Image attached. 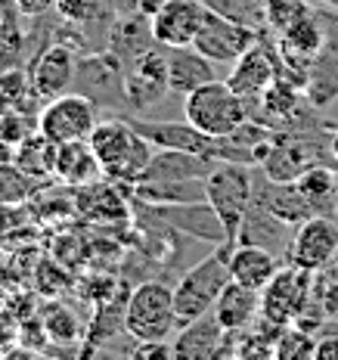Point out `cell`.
I'll return each mask as SVG.
<instances>
[{
    "label": "cell",
    "mask_w": 338,
    "mask_h": 360,
    "mask_svg": "<svg viewBox=\"0 0 338 360\" xmlns=\"http://www.w3.org/2000/svg\"><path fill=\"white\" fill-rule=\"evenodd\" d=\"M307 0H264V25L282 34L289 25L307 16Z\"/></svg>",
    "instance_id": "1f68e13d"
},
{
    "label": "cell",
    "mask_w": 338,
    "mask_h": 360,
    "mask_svg": "<svg viewBox=\"0 0 338 360\" xmlns=\"http://www.w3.org/2000/svg\"><path fill=\"white\" fill-rule=\"evenodd\" d=\"M298 103H301V90L295 81L282 78V75L258 96V106L267 122H285V118L298 115Z\"/></svg>",
    "instance_id": "83f0119b"
},
{
    "label": "cell",
    "mask_w": 338,
    "mask_h": 360,
    "mask_svg": "<svg viewBox=\"0 0 338 360\" xmlns=\"http://www.w3.org/2000/svg\"><path fill=\"white\" fill-rule=\"evenodd\" d=\"M202 4L208 10L221 13V16L245 22V25H254V28L264 25V4H258V0H202Z\"/></svg>",
    "instance_id": "d6a6232c"
},
{
    "label": "cell",
    "mask_w": 338,
    "mask_h": 360,
    "mask_svg": "<svg viewBox=\"0 0 338 360\" xmlns=\"http://www.w3.org/2000/svg\"><path fill=\"white\" fill-rule=\"evenodd\" d=\"M295 186L301 190V196L313 205L317 214H329L335 212V199H338V174L332 165L317 162L307 171L295 177Z\"/></svg>",
    "instance_id": "484cf974"
},
{
    "label": "cell",
    "mask_w": 338,
    "mask_h": 360,
    "mask_svg": "<svg viewBox=\"0 0 338 360\" xmlns=\"http://www.w3.org/2000/svg\"><path fill=\"white\" fill-rule=\"evenodd\" d=\"M149 4H152V10H155V6H159V4H162V0H149Z\"/></svg>",
    "instance_id": "7bdbcfd3"
},
{
    "label": "cell",
    "mask_w": 338,
    "mask_h": 360,
    "mask_svg": "<svg viewBox=\"0 0 338 360\" xmlns=\"http://www.w3.org/2000/svg\"><path fill=\"white\" fill-rule=\"evenodd\" d=\"M6 109H10V106H6V100H4V96H0V115H4Z\"/></svg>",
    "instance_id": "b9f144b4"
},
{
    "label": "cell",
    "mask_w": 338,
    "mask_h": 360,
    "mask_svg": "<svg viewBox=\"0 0 338 360\" xmlns=\"http://www.w3.org/2000/svg\"><path fill=\"white\" fill-rule=\"evenodd\" d=\"M171 90L168 84V59L159 50H143L137 65L124 75V100L131 109H149Z\"/></svg>",
    "instance_id": "9a60e30c"
},
{
    "label": "cell",
    "mask_w": 338,
    "mask_h": 360,
    "mask_svg": "<svg viewBox=\"0 0 338 360\" xmlns=\"http://www.w3.org/2000/svg\"><path fill=\"white\" fill-rule=\"evenodd\" d=\"M74 72H78L74 50L65 47V44H50V47L32 63V69H28L32 96L47 103V100H53V96L65 94V90L74 84Z\"/></svg>",
    "instance_id": "5bb4252c"
},
{
    "label": "cell",
    "mask_w": 338,
    "mask_h": 360,
    "mask_svg": "<svg viewBox=\"0 0 338 360\" xmlns=\"http://www.w3.org/2000/svg\"><path fill=\"white\" fill-rule=\"evenodd\" d=\"M28 94H32V87H28V72H22V69L0 72V96L6 100V106H22Z\"/></svg>",
    "instance_id": "836d02e7"
},
{
    "label": "cell",
    "mask_w": 338,
    "mask_h": 360,
    "mask_svg": "<svg viewBox=\"0 0 338 360\" xmlns=\"http://www.w3.org/2000/svg\"><path fill=\"white\" fill-rule=\"evenodd\" d=\"M87 143L93 149L103 174L112 177V184H124V186L137 184V177L143 174V168H146L155 153V146L146 137H140L127 118L96 122Z\"/></svg>",
    "instance_id": "6da1fadb"
},
{
    "label": "cell",
    "mask_w": 338,
    "mask_h": 360,
    "mask_svg": "<svg viewBox=\"0 0 338 360\" xmlns=\"http://www.w3.org/2000/svg\"><path fill=\"white\" fill-rule=\"evenodd\" d=\"M183 115L205 137L217 140V137H227L230 131H236L242 122H249L252 112H249V103L239 94H233L227 81L214 78L183 96Z\"/></svg>",
    "instance_id": "3957f363"
},
{
    "label": "cell",
    "mask_w": 338,
    "mask_h": 360,
    "mask_svg": "<svg viewBox=\"0 0 338 360\" xmlns=\"http://www.w3.org/2000/svg\"><path fill=\"white\" fill-rule=\"evenodd\" d=\"M177 329L174 289L164 280H146L127 295L124 333L137 342H168Z\"/></svg>",
    "instance_id": "277c9868"
},
{
    "label": "cell",
    "mask_w": 338,
    "mask_h": 360,
    "mask_svg": "<svg viewBox=\"0 0 338 360\" xmlns=\"http://www.w3.org/2000/svg\"><path fill=\"white\" fill-rule=\"evenodd\" d=\"M174 360H214V357H236V333H227L217 323L214 311L202 314L177 329L171 342Z\"/></svg>",
    "instance_id": "30bf717a"
},
{
    "label": "cell",
    "mask_w": 338,
    "mask_h": 360,
    "mask_svg": "<svg viewBox=\"0 0 338 360\" xmlns=\"http://www.w3.org/2000/svg\"><path fill=\"white\" fill-rule=\"evenodd\" d=\"M10 304V295H6V286H0V311Z\"/></svg>",
    "instance_id": "60d3db41"
},
{
    "label": "cell",
    "mask_w": 338,
    "mask_h": 360,
    "mask_svg": "<svg viewBox=\"0 0 338 360\" xmlns=\"http://www.w3.org/2000/svg\"><path fill=\"white\" fill-rule=\"evenodd\" d=\"M335 258H338V224L332 217L313 214L304 224H298L289 255H285V264L317 274L323 267H332Z\"/></svg>",
    "instance_id": "9c48e42d"
},
{
    "label": "cell",
    "mask_w": 338,
    "mask_h": 360,
    "mask_svg": "<svg viewBox=\"0 0 338 360\" xmlns=\"http://www.w3.org/2000/svg\"><path fill=\"white\" fill-rule=\"evenodd\" d=\"M164 59H168V84L174 94H193L196 87L208 84L217 78L214 65L205 53H199L196 47H162Z\"/></svg>",
    "instance_id": "d6986e66"
},
{
    "label": "cell",
    "mask_w": 338,
    "mask_h": 360,
    "mask_svg": "<svg viewBox=\"0 0 338 360\" xmlns=\"http://www.w3.org/2000/svg\"><path fill=\"white\" fill-rule=\"evenodd\" d=\"M280 78V53L267 47V44H254L242 56L233 63L227 84L233 87V94H239L245 103H254L264 90Z\"/></svg>",
    "instance_id": "4fadbf2b"
},
{
    "label": "cell",
    "mask_w": 338,
    "mask_h": 360,
    "mask_svg": "<svg viewBox=\"0 0 338 360\" xmlns=\"http://www.w3.org/2000/svg\"><path fill=\"white\" fill-rule=\"evenodd\" d=\"M0 34H4V22H0Z\"/></svg>",
    "instance_id": "f6af8a7d"
},
{
    "label": "cell",
    "mask_w": 338,
    "mask_h": 360,
    "mask_svg": "<svg viewBox=\"0 0 338 360\" xmlns=\"http://www.w3.org/2000/svg\"><path fill=\"white\" fill-rule=\"evenodd\" d=\"M335 212H338V199H335Z\"/></svg>",
    "instance_id": "bcb514c9"
},
{
    "label": "cell",
    "mask_w": 338,
    "mask_h": 360,
    "mask_svg": "<svg viewBox=\"0 0 338 360\" xmlns=\"http://www.w3.org/2000/svg\"><path fill=\"white\" fill-rule=\"evenodd\" d=\"M143 205V202H140ZM159 221L168 224L174 233H186L199 243L223 245L227 243V230H223L221 217L208 202H183V205H146Z\"/></svg>",
    "instance_id": "7c38bea8"
},
{
    "label": "cell",
    "mask_w": 338,
    "mask_h": 360,
    "mask_svg": "<svg viewBox=\"0 0 338 360\" xmlns=\"http://www.w3.org/2000/svg\"><path fill=\"white\" fill-rule=\"evenodd\" d=\"M205 16L202 0H162L149 16V37L159 47H193Z\"/></svg>",
    "instance_id": "8fae6325"
},
{
    "label": "cell",
    "mask_w": 338,
    "mask_h": 360,
    "mask_svg": "<svg viewBox=\"0 0 338 360\" xmlns=\"http://www.w3.org/2000/svg\"><path fill=\"white\" fill-rule=\"evenodd\" d=\"M261 41V28L245 25V22H236L230 16H221V13L208 10L205 22H202L193 47L199 53H205L212 63H236L239 56L249 47Z\"/></svg>",
    "instance_id": "ba28073f"
},
{
    "label": "cell",
    "mask_w": 338,
    "mask_h": 360,
    "mask_svg": "<svg viewBox=\"0 0 338 360\" xmlns=\"http://www.w3.org/2000/svg\"><path fill=\"white\" fill-rule=\"evenodd\" d=\"M217 165L214 155L186 153V149H159L137 180H202Z\"/></svg>",
    "instance_id": "ac0fdd59"
},
{
    "label": "cell",
    "mask_w": 338,
    "mask_h": 360,
    "mask_svg": "<svg viewBox=\"0 0 338 360\" xmlns=\"http://www.w3.org/2000/svg\"><path fill=\"white\" fill-rule=\"evenodd\" d=\"M74 81L84 87L81 94H87L90 100H96V106H100L103 94L112 96V90L124 96V75H122V65H118L115 53L112 56H90L84 63H78Z\"/></svg>",
    "instance_id": "cb8c5ba5"
},
{
    "label": "cell",
    "mask_w": 338,
    "mask_h": 360,
    "mask_svg": "<svg viewBox=\"0 0 338 360\" xmlns=\"http://www.w3.org/2000/svg\"><path fill=\"white\" fill-rule=\"evenodd\" d=\"M96 100L87 94H59L47 100V106L37 115V131L47 134L53 143H69V140H87L96 127Z\"/></svg>",
    "instance_id": "8992f818"
},
{
    "label": "cell",
    "mask_w": 338,
    "mask_h": 360,
    "mask_svg": "<svg viewBox=\"0 0 338 360\" xmlns=\"http://www.w3.org/2000/svg\"><path fill=\"white\" fill-rule=\"evenodd\" d=\"M252 190H254L252 168L239 162H217L212 174L205 177V199L217 212V217H221L223 230H227V243L233 245H236L242 217L249 212Z\"/></svg>",
    "instance_id": "5b68a950"
},
{
    "label": "cell",
    "mask_w": 338,
    "mask_h": 360,
    "mask_svg": "<svg viewBox=\"0 0 338 360\" xmlns=\"http://www.w3.org/2000/svg\"><path fill=\"white\" fill-rule=\"evenodd\" d=\"M37 193V180L28 177L13 159H0V208L25 205Z\"/></svg>",
    "instance_id": "f1b7e54d"
},
{
    "label": "cell",
    "mask_w": 338,
    "mask_h": 360,
    "mask_svg": "<svg viewBox=\"0 0 338 360\" xmlns=\"http://www.w3.org/2000/svg\"><path fill=\"white\" fill-rule=\"evenodd\" d=\"M317 162L320 159L311 149V143L307 140H295V137H273L267 146V155L261 159L264 174L270 180H295L301 171H307Z\"/></svg>",
    "instance_id": "603a6c76"
},
{
    "label": "cell",
    "mask_w": 338,
    "mask_h": 360,
    "mask_svg": "<svg viewBox=\"0 0 338 360\" xmlns=\"http://www.w3.org/2000/svg\"><path fill=\"white\" fill-rule=\"evenodd\" d=\"M56 13L72 25H81L93 16V0H56Z\"/></svg>",
    "instance_id": "8d00e7d4"
},
{
    "label": "cell",
    "mask_w": 338,
    "mask_h": 360,
    "mask_svg": "<svg viewBox=\"0 0 338 360\" xmlns=\"http://www.w3.org/2000/svg\"><path fill=\"white\" fill-rule=\"evenodd\" d=\"M0 270H4V255H0Z\"/></svg>",
    "instance_id": "ee69618b"
},
{
    "label": "cell",
    "mask_w": 338,
    "mask_h": 360,
    "mask_svg": "<svg viewBox=\"0 0 338 360\" xmlns=\"http://www.w3.org/2000/svg\"><path fill=\"white\" fill-rule=\"evenodd\" d=\"M103 168L96 162L93 149L87 140H69V143H56V162H53V177L59 184L72 186V190H84L87 184L100 180Z\"/></svg>",
    "instance_id": "7402d4cb"
},
{
    "label": "cell",
    "mask_w": 338,
    "mask_h": 360,
    "mask_svg": "<svg viewBox=\"0 0 338 360\" xmlns=\"http://www.w3.org/2000/svg\"><path fill=\"white\" fill-rule=\"evenodd\" d=\"M13 4H16V10L22 13V16H44L56 0H13Z\"/></svg>",
    "instance_id": "f35d334b"
},
{
    "label": "cell",
    "mask_w": 338,
    "mask_h": 360,
    "mask_svg": "<svg viewBox=\"0 0 338 360\" xmlns=\"http://www.w3.org/2000/svg\"><path fill=\"white\" fill-rule=\"evenodd\" d=\"M258 4H264V0H258Z\"/></svg>",
    "instance_id": "7dc6e473"
},
{
    "label": "cell",
    "mask_w": 338,
    "mask_h": 360,
    "mask_svg": "<svg viewBox=\"0 0 338 360\" xmlns=\"http://www.w3.org/2000/svg\"><path fill=\"white\" fill-rule=\"evenodd\" d=\"M323 50V32L320 22L307 13L304 19H298L295 25H289L280 37V63L298 65V69H307Z\"/></svg>",
    "instance_id": "d4e9b609"
},
{
    "label": "cell",
    "mask_w": 338,
    "mask_h": 360,
    "mask_svg": "<svg viewBox=\"0 0 338 360\" xmlns=\"http://www.w3.org/2000/svg\"><path fill=\"white\" fill-rule=\"evenodd\" d=\"M326 153H329V159L338 165V127H335L332 134H329V140H326Z\"/></svg>",
    "instance_id": "ab89813d"
},
{
    "label": "cell",
    "mask_w": 338,
    "mask_h": 360,
    "mask_svg": "<svg viewBox=\"0 0 338 360\" xmlns=\"http://www.w3.org/2000/svg\"><path fill=\"white\" fill-rule=\"evenodd\" d=\"M282 270L280 255H273L270 249H261V245H245L236 243L230 252V280L242 283L254 292H261Z\"/></svg>",
    "instance_id": "ffe728a7"
},
{
    "label": "cell",
    "mask_w": 338,
    "mask_h": 360,
    "mask_svg": "<svg viewBox=\"0 0 338 360\" xmlns=\"http://www.w3.org/2000/svg\"><path fill=\"white\" fill-rule=\"evenodd\" d=\"M230 252H233V243L214 245L212 255H205L199 264H193L180 276V283L174 286L177 329L214 307L217 295L230 283Z\"/></svg>",
    "instance_id": "7a4b0ae2"
},
{
    "label": "cell",
    "mask_w": 338,
    "mask_h": 360,
    "mask_svg": "<svg viewBox=\"0 0 338 360\" xmlns=\"http://www.w3.org/2000/svg\"><path fill=\"white\" fill-rule=\"evenodd\" d=\"M212 311H214L217 323L227 329V333H242V329H249L261 317V292L230 280L221 295H217Z\"/></svg>",
    "instance_id": "44dd1931"
},
{
    "label": "cell",
    "mask_w": 338,
    "mask_h": 360,
    "mask_svg": "<svg viewBox=\"0 0 338 360\" xmlns=\"http://www.w3.org/2000/svg\"><path fill=\"white\" fill-rule=\"evenodd\" d=\"M313 360H338V320L332 317L320 326L317 333V348H313Z\"/></svg>",
    "instance_id": "e575fe53"
},
{
    "label": "cell",
    "mask_w": 338,
    "mask_h": 360,
    "mask_svg": "<svg viewBox=\"0 0 338 360\" xmlns=\"http://www.w3.org/2000/svg\"><path fill=\"white\" fill-rule=\"evenodd\" d=\"M313 274L301 267L285 264L273 280L261 289V317L276 326H289L301 314V307L311 302Z\"/></svg>",
    "instance_id": "52a82bcc"
},
{
    "label": "cell",
    "mask_w": 338,
    "mask_h": 360,
    "mask_svg": "<svg viewBox=\"0 0 338 360\" xmlns=\"http://www.w3.org/2000/svg\"><path fill=\"white\" fill-rule=\"evenodd\" d=\"M236 243L261 245V249H270L273 255L285 258V255H289V245H292L289 224H285L282 217H276L270 208H264L258 199H252L249 212L242 217V227H239Z\"/></svg>",
    "instance_id": "e0dca14e"
},
{
    "label": "cell",
    "mask_w": 338,
    "mask_h": 360,
    "mask_svg": "<svg viewBox=\"0 0 338 360\" xmlns=\"http://www.w3.org/2000/svg\"><path fill=\"white\" fill-rule=\"evenodd\" d=\"M313 348H317V335L307 333V329L289 323L282 326V333L276 335L273 345V357L276 360H311Z\"/></svg>",
    "instance_id": "4dcf8cb0"
},
{
    "label": "cell",
    "mask_w": 338,
    "mask_h": 360,
    "mask_svg": "<svg viewBox=\"0 0 338 360\" xmlns=\"http://www.w3.org/2000/svg\"><path fill=\"white\" fill-rule=\"evenodd\" d=\"M19 348V317L4 307L0 311V357H10Z\"/></svg>",
    "instance_id": "d590c367"
},
{
    "label": "cell",
    "mask_w": 338,
    "mask_h": 360,
    "mask_svg": "<svg viewBox=\"0 0 338 360\" xmlns=\"http://www.w3.org/2000/svg\"><path fill=\"white\" fill-rule=\"evenodd\" d=\"M13 162L19 165L22 171H25L28 177H34L37 184L41 180H47V177H53V162H56V143L47 137V134H41V131H34V134H28L22 143L13 149V155H10Z\"/></svg>",
    "instance_id": "4316f807"
},
{
    "label": "cell",
    "mask_w": 338,
    "mask_h": 360,
    "mask_svg": "<svg viewBox=\"0 0 338 360\" xmlns=\"http://www.w3.org/2000/svg\"><path fill=\"white\" fill-rule=\"evenodd\" d=\"M131 354L137 360H143V357H159V360L174 357V354H171V342H137L131 348Z\"/></svg>",
    "instance_id": "74e56055"
},
{
    "label": "cell",
    "mask_w": 338,
    "mask_h": 360,
    "mask_svg": "<svg viewBox=\"0 0 338 360\" xmlns=\"http://www.w3.org/2000/svg\"><path fill=\"white\" fill-rule=\"evenodd\" d=\"M127 122L155 149H186V153L212 155L214 137H205L190 122H159V118H127Z\"/></svg>",
    "instance_id": "2e32d148"
},
{
    "label": "cell",
    "mask_w": 338,
    "mask_h": 360,
    "mask_svg": "<svg viewBox=\"0 0 338 360\" xmlns=\"http://www.w3.org/2000/svg\"><path fill=\"white\" fill-rule=\"evenodd\" d=\"M44 326H47V335L53 345H74L84 339V326H81V317L72 311L69 304L63 302H50L47 311H44Z\"/></svg>",
    "instance_id": "f546056e"
}]
</instances>
